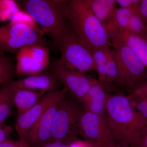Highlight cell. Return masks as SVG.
Masks as SVG:
<instances>
[{
    "label": "cell",
    "mask_w": 147,
    "mask_h": 147,
    "mask_svg": "<svg viewBox=\"0 0 147 147\" xmlns=\"http://www.w3.org/2000/svg\"><path fill=\"white\" fill-rule=\"evenodd\" d=\"M105 118L117 142L129 145L147 128V120L133 108L127 95L109 94Z\"/></svg>",
    "instance_id": "cell-1"
},
{
    "label": "cell",
    "mask_w": 147,
    "mask_h": 147,
    "mask_svg": "<svg viewBox=\"0 0 147 147\" xmlns=\"http://www.w3.org/2000/svg\"><path fill=\"white\" fill-rule=\"evenodd\" d=\"M65 16L77 37L92 51L112 47L105 26L92 13L84 0H69Z\"/></svg>",
    "instance_id": "cell-2"
},
{
    "label": "cell",
    "mask_w": 147,
    "mask_h": 147,
    "mask_svg": "<svg viewBox=\"0 0 147 147\" xmlns=\"http://www.w3.org/2000/svg\"><path fill=\"white\" fill-rule=\"evenodd\" d=\"M68 1L27 0L22 6L30 17L59 47L71 28L65 16Z\"/></svg>",
    "instance_id": "cell-3"
},
{
    "label": "cell",
    "mask_w": 147,
    "mask_h": 147,
    "mask_svg": "<svg viewBox=\"0 0 147 147\" xmlns=\"http://www.w3.org/2000/svg\"><path fill=\"white\" fill-rule=\"evenodd\" d=\"M84 110L81 103L71 95L61 99L55 113L51 142L69 144L76 139L77 123Z\"/></svg>",
    "instance_id": "cell-4"
},
{
    "label": "cell",
    "mask_w": 147,
    "mask_h": 147,
    "mask_svg": "<svg viewBox=\"0 0 147 147\" xmlns=\"http://www.w3.org/2000/svg\"><path fill=\"white\" fill-rule=\"evenodd\" d=\"M37 31L32 26L26 22L12 21L0 28L1 51L17 54L22 47L39 45L48 48L52 43Z\"/></svg>",
    "instance_id": "cell-5"
},
{
    "label": "cell",
    "mask_w": 147,
    "mask_h": 147,
    "mask_svg": "<svg viewBox=\"0 0 147 147\" xmlns=\"http://www.w3.org/2000/svg\"><path fill=\"white\" fill-rule=\"evenodd\" d=\"M118 68L122 86L133 90L147 81V69L127 45L110 39Z\"/></svg>",
    "instance_id": "cell-6"
},
{
    "label": "cell",
    "mask_w": 147,
    "mask_h": 147,
    "mask_svg": "<svg viewBox=\"0 0 147 147\" xmlns=\"http://www.w3.org/2000/svg\"><path fill=\"white\" fill-rule=\"evenodd\" d=\"M59 48L60 59L67 67L84 74L95 71L92 50L79 39L72 29L63 38Z\"/></svg>",
    "instance_id": "cell-7"
},
{
    "label": "cell",
    "mask_w": 147,
    "mask_h": 147,
    "mask_svg": "<svg viewBox=\"0 0 147 147\" xmlns=\"http://www.w3.org/2000/svg\"><path fill=\"white\" fill-rule=\"evenodd\" d=\"M78 134L97 147H111L118 143L105 116L84 110L77 125Z\"/></svg>",
    "instance_id": "cell-8"
},
{
    "label": "cell",
    "mask_w": 147,
    "mask_h": 147,
    "mask_svg": "<svg viewBox=\"0 0 147 147\" xmlns=\"http://www.w3.org/2000/svg\"><path fill=\"white\" fill-rule=\"evenodd\" d=\"M46 71L56 77L61 84H63L69 94L79 102L90 89L94 79L64 65L60 59L53 61Z\"/></svg>",
    "instance_id": "cell-9"
},
{
    "label": "cell",
    "mask_w": 147,
    "mask_h": 147,
    "mask_svg": "<svg viewBox=\"0 0 147 147\" xmlns=\"http://www.w3.org/2000/svg\"><path fill=\"white\" fill-rule=\"evenodd\" d=\"M68 92V90L65 88L62 90L48 92L34 106L18 115L15 129L19 139L27 140L31 129L46 111L65 97Z\"/></svg>",
    "instance_id": "cell-10"
},
{
    "label": "cell",
    "mask_w": 147,
    "mask_h": 147,
    "mask_svg": "<svg viewBox=\"0 0 147 147\" xmlns=\"http://www.w3.org/2000/svg\"><path fill=\"white\" fill-rule=\"evenodd\" d=\"M93 52L98 81L106 88L112 84L122 86L112 47L99 48Z\"/></svg>",
    "instance_id": "cell-11"
},
{
    "label": "cell",
    "mask_w": 147,
    "mask_h": 147,
    "mask_svg": "<svg viewBox=\"0 0 147 147\" xmlns=\"http://www.w3.org/2000/svg\"><path fill=\"white\" fill-rule=\"evenodd\" d=\"M110 39L117 40L127 45L147 69V41L144 38L113 25H105Z\"/></svg>",
    "instance_id": "cell-12"
},
{
    "label": "cell",
    "mask_w": 147,
    "mask_h": 147,
    "mask_svg": "<svg viewBox=\"0 0 147 147\" xmlns=\"http://www.w3.org/2000/svg\"><path fill=\"white\" fill-rule=\"evenodd\" d=\"M60 84L53 74L45 71L39 74L13 81L6 86L10 89H24L47 93L59 90Z\"/></svg>",
    "instance_id": "cell-13"
},
{
    "label": "cell",
    "mask_w": 147,
    "mask_h": 147,
    "mask_svg": "<svg viewBox=\"0 0 147 147\" xmlns=\"http://www.w3.org/2000/svg\"><path fill=\"white\" fill-rule=\"evenodd\" d=\"M59 102L50 107L31 129L27 140L32 147H41L51 142L54 118Z\"/></svg>",
    "instance_id": "cell-14"
},
{
    "label": "cell",
    "mask_w": 147,
    "mask_h": 147,
    "mask_svg": "<svg viewBox=\"0 0 147 147\" xmlns=\"http://www.w3.org/2000/svg\"><path fill=\"white\" fill-rule=\"evenodd\" d=\"M105 88L98 80L94 79L90 89L80 102L85 111L105 116L109 95Z\"/></svg>",
    "instance_id": "cell-15"
},
{
    "label": "cell",
    "mask_w": 147,
    "mask_h": 147,
    "mask_svg": "<svg viewBox=\"0 0 147 147\" xmlns=\"http://www.w3.org/2000/svg\"><path fill=\"white\" fill-rule=\"evenodd\" d=\"M7 88L11 92L13 105L16 108L18 115L25 113L34 106L46 93L41 91L24 89H10L8 87Z\"/></svg>",
    "instance_id": "cell-16"
},
{
    "label": "cell",
    "mask_w": 147,
    "mask_h": 147,
    "mask_svg": "<svg viewBox=\"0 0 147 147\" xmlns=\"http://www.w3.org/2000/svg\"><path fill=\"white\" fill-rule=\"evenodd\" d=\"M16 75L31 76L39 74L44 69L29 52L28 46L22 47L16 54Z\"/></svg>",
    "instance_id": "cell-17"
},
{
    "label": "cell",
    "mask_w": 147,
    "mask_h": 147,
    "mask_svg": "<svg viewBox=\"0 0 147 147\" xmlns=\"http://www.w3.org/2000/svg\"><path fill=\"white\" fill-rule=\"evenodd\" d=\"M84 1L104 26L111 21L117 9L116 0H84Z\"/></svg>",
    "instance_id": "cell-18"
},
{
    "label": "cell",
    "mask_w": 147,
    "mask_h": 147,
    "mask_svg": "<svg viewBox=\"0 0 147 147\" xmlns=\"http://www.w3.org/2000/svg\"><path fill=\"white\" fill-rule=\"evenodd\" d=\"M127 96L133 108L147 120V81L130 92Z\"/></svg>",
    "instance_id": "cell-19"
},
{
    "label": "cell",
    "mask_w": 147,
    "mask_h": 147,
    "mask_svg": "<svg viewBox=\"0 0 147 147\" xmlns=\"http://www.w3.org/2000/svg\"><path fill=\"white\" fill-rule=\"evenodd\" d=\"M16 75V65L12 59L0 52V84L4 86L13 82Z\"/></svg>",
    "instance_id": "cell-20"
},
{
    "label": "cell",
    "mask_w": 147,
    "mask_h": 147,
    "mask_svg": "<svg viewBox=\"0 0 147 147\" xmlns=\"http://www.w3.org/2000/svg\"><path fill=\"white\" fill-rule=\"evenodd\" d=\"M13 105L11 92L6 86L0 90V125L11 115Z\"/></svg>",
    "instance_id": "cell-21"
},
{
    "label": "cell",
    "mask_w": 147,
    "mask_h": 147,
    "mask_svg": "<svg viewBox=\"0 0 147 147\" xmlns=\"http://www.w3.org/2000/svg\"><path fill=\"white\" fill-rule=\"evenodd\" d=\"M0 147H32L28 140L19 139L13 141L9 140L0 144Z\"/></svg>",
    "instance_id": "cell-22"
},
{
    "label": "cell",
    "mask_w": 147,
    "mask_h": 147,
    "mask_svg": "<svg viewBox=\"0 0 147 147\" xmlns=\"http://www.w3.org/2000/svg\"><path fill=\"white\" fill-rule=\"evenodd\" d=\"M117 4L120 7L131 10H138L141 0H116Z\"/></svg>",
    "instance_id": "cell-23"
},
{
    "label": "cell",
    "mask_w": 147,
    "mask_h": 147,
    "mask_svg": "<svg viewBox=\"0 0 147 147\" xmlns=\"http://www.w3.org/2000/svg\"><path fill=\"white\" fill-rule=\"evenodd\" d=\"M13 130L11 126L5 123L0 125V144L10 140L11 134Z\"/></svg>",
    "instance_id": "cell-24"
},
{
    "label": "cell",
    "mask_w": 147,
    "mask_h": 147,
    "mask_svg": "<svg viewBox=\"0 0 147 147\" xmlns=\"http://www.w3.org/2000/svg\"><path fill=\"white\" fill-rule=\"evenodd\" d=\"M130 147H147V128L130 145Z\"/></svg>",
    "instance_id": "cell-25"
},
{
    "label": "cell",
    "mask_w": 147,
    "mask_h": 147,
    "mask_svg": "<svg viewBox=\"0 0 147 147\" xmlns=\"http://www.w3.org/2000/svg\"><path fill=\"white\" fill-rule=\"evenodd\" d=\"M138 12L147 26V0H141L138 7Z\"/></svg>",
    "instance_id": "cell-26"
},
{
    "label": "cell",
    "mask_w": 147,
    "mask_h": 147,
    "mask_svg": "<svg viewBox=\"0 0 147 147\" xmlns=\"http://www.w3.org/2000/svg\"><path fill=\"white\" fill-rule=\"evenodd\" d=\"M68 147H97L91 142L86 140L75 139L69 144Z\"/></svg>",
    "instance_id": "cell-27"
},
{
    "label": "cell",
    "mask_w": 147,
    "mask_h": 147,
    "mask_svg": "<svg viewBox=\"0 0 147 147\" xmlns=\"http://www.w3.org/2000/svg\"><path fill=\"white\" fill-rule=\"evenodd\" d=\"M69 144L60 142H51L41 147H68Z\"/></svg>",
    "instance_id": "cell-28"
},
{
    "label": "cell",
    "mask_w": 147,
    "mask_h": 147,
    "mask_svg": "<svg viewBox=\"0 0 147 147\" xmlns=\"http://www.w3.org/2000/svg\"><path fill=\"white\" fill-rule=\"evenodd\" d=\"M111 147H130L128 143L124 142H119L115 145Z\"/></svg>",
    "instance_id": "cell-29"
},
{
    "label": "cell",
    "mask_w": 147,
    "mask_h": 147,
    "mask_svg": "<svg viewBox=\"0 0 147 147\" xmlns=\"http://www.w3.org/2000/svg\"><path fill=\"white\" fill-rule=\"evenodd\" d=\"M144 38V39H146V40L147 41V34L146 35V36L145 37V38Z\"/></svg>",
    "instance_id": "cell-30"
}]
</instances>
